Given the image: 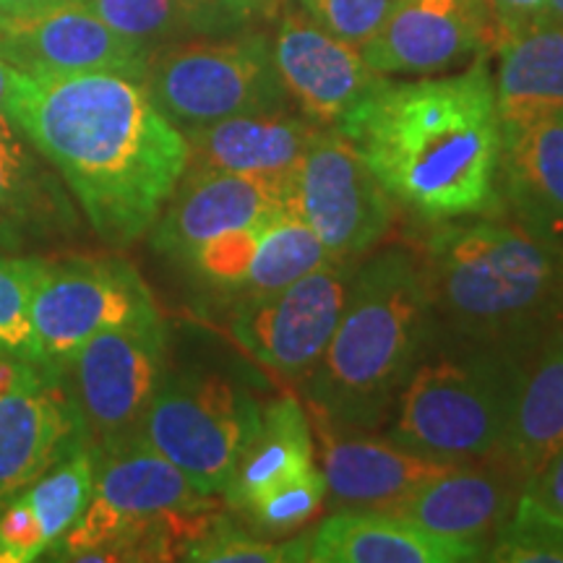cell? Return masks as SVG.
I'll list each match as a JSON object with an SVG mask.
<instances>
[{
  "label": "cell",
  "instance_id": "1",
  "mask_svg": "<svg viewBox=\"0 0 563 563\" xmlns=\"http://www.w3.org/2000/svg\"><path fill=\"white\" fill-rule=\"evenodd\" d=\"M5 115L55 167L95 235L115 251L150 235L188 167L183 131L131 76L13 68Z\"/></svg>",
  "mask_w": 563,
  "mask_h": 563
},
{
  "label": "cell",
  "instance_id": "2",
  "mask_svg": "<svg viewBox=\"0 0 563 563\" xmlns=\"http://www.w3.org/2000/svg\"><path fill=\"white\" fill-rule=\"evenodd\" d=\"M336 129L418 222L501 214L504 136L485 53L454 76H384Z\"/></svg>",
  "mask_w": 563,
  "mask_h": 563
},
{
  "label": "cell",
  "instance_id": "3",
  "mask_svg": "<svg viewBox=\"0 0 563 563\" xmlns=\"http://www.w3.org/2000/svg\"><path fill=\"white\" fill-rule=\"evenodd\" d=\"M431 290L433 344L530 355L563 316V249L504 214L435 224L418 249Z\"/></svg>",
  "mask_w": 563,
  "mask_h": 563
},
{
  "label": "cell",
  "instance_id": "4",
  "mask_svg": "<svg viewBox=\"0 0 563 563\" xmlns=\"http://www.w3.org/2000/svg\"><path fill=\"white\" fill-rule=\"evenodd\" d=\"M435 336L426 266L412 245L376 249L352 272L347 302L302 382L313 418L378 431Z\"/></svg>",
  "mask_w": 563,
  "mask_h": 563
},
{
  "label": "cell",
  "instance_id": "5",
  "mask_svg": "<svg viewBox=\"0 0 563 563\" xmlns=\"http://www.w3.org/2000/svg\"><path fill=\"white\" fill-rule=\"evenodd\" d=\"M525 357L490 347L431 344L386 420L412 452L454 462H498Z\"/></svg>",
  "mask_w": 563,
  "mask_h": 563
},
{
  "label": "cell",
  "instance_id": "6",
  "mask_svg": "<svg viewBox=\"0 0 563 563\" xmlns=\"http://www.w3.org/2000/svg\"><path fill=\"white\" fill-rule=\"evenodd\" d=\"M144 84L157 110L180 131L251 112L290 110L264 32H235L159 45Z\"/></svg>",
  "mask_w": 563,
  "mask_h": 563
},
{
  "label": "cell",
  "instance_id": "7",
  "mask_svg": "<svg viewBox=\"0 0 563 563\" xmlns=\"http://www.w3.org/2000/svg\"><path fill=\"white\" fill-rule=\"evenodd\" d=\"M264 405L222 371H167L154 394L141 439L167 456L203 496H222L253 435Z\"/></svg>",
  "mask_w": 563,
  "mask_h": 563
},
{
  "label": "cell",
  "instance_id": "8",
  "mask_svg": "<svg viewBox=\"0 0 563 563\" xmlns=\"http://www.w3.org/2000/svg\"><path fill=\"white\" fill-rule=\"evenodd\" d=\"M167 371V323L159 311L104 329L55 368L95 446L141 433Z\"/></svg>",
  "mask_w": 563,
  "mask_h": 563
},
{
  "label": "cell",
  "instance_id": "9",
  "mask_svg": "<svg viewBox=\"0 0 563 563\" xmlns=\"http://www.w3.org/2000/svg\"><path fill=\"white\" fill-rule=\"evenodd\" d=\"M159 311L129 262L108 253L42 258L32 292V357L42 368L63 363L104 329Z\"/></svg>",
  "mask_w": 563,
  "mask_h": 563
},
{
  "label": "cell",
  "instance_id": "10",
  "mask_svg": "<svg viewBox=\"0 0 563 563\" xmlns=\"http://www.w3.org/2000/svg\"><path fill=\"white\" fill-rule=\"evenodd\" d=\"M287 209L340 264L376 251L397 220V203L340 129L316 133L287 173Z\"/></svg>",
  "mask_w": 563,
  "mask_h": 563
},
{
  "label": "cell",
  "instance_id": "11",
  "mask_svg": "<svg viewBox=\"0 0 563 563\" xmlns=\"http://www.w3.org/2000/svg\"><path fill=\"white\" fill-rule=\"evenodd\" d=\"M355 266L329 262L282 290L232 300L230 336L258 365L302 384L340 323Z\"/></svg>",
  "mask_w": 563,
  "mask_h": 563
},
{
  "label": "cell",
  "instance_id": "12",
  "mask_svg": "<svg viewBox=\"0 0 563 563\" xmlns=\"http://www.w3.org/2000/svg\"><path fill=\"white\" fill-rule=\"evenodd\" d=\"M81 439L58 373L0 350V509Z\"/></svg>",
  "mask_w": 563,
  "mask_h": 563
},
{
  "label": "cell",
  "instance_id": "13",
  "mask_svg": "<svg viewBox=\"0 0 563 563\" xmlns=\"http://www.w3.org/2000/svg\"><path fill=\"white\" fill-rule=\"evenodd\" d=\"M152 51L110 26L84 0L0 19V60L21 74H121L141 81Z\"/></svg>",
  "mask_w": 563,
  "mask_h": 563
},
{
  "label": "cell",
  "instance_id": "14",
  "mask_svg": "<svg viewBox=\"0 0 563 563\" xmlns=\"http://www.w3.org/2000/svg\"><path fill=\"white\" fill-rule=\"evenodd\" d=\"M311 422L321 460L319 470L327 483V504L332 511H386L420 485L467 464L412 452L389 435L350 431L313 415Z\"/></svg>",
  "mask_w": 563,
  "mask_h": 563
},
{
  "label": "cell",
  "instance_id": "15",
  "mask_svg": "<svg viewBox=\"0 0 563 563\" xmlns=\"http://www.w3.org/2000/svg\"><path fill=\"white\" fill-rule=\"evenodd\" d=\"M272 55L290 104L321 129H336L384 79L365 63L361 47L321 30L302 11L279 19Z\"/></svg>",
  "mask_w": 563,
  "mask_h": 563
},
{
  "label": "cell",
  "instance_id": "16",
  "mask_svg": "<svg viewBox=\"0 0 563 563\" xmlns=\"http://www.w3.org/2000/svg\"><path fill=\"white\" fill-rule=\"evenodd\" d=\"M287 209V175H243L186 167L150 230L152 249L178 262L196 245Z\"/></svg>",
  "mask_w": 563,
  "mask_h": 563
},
{
  "label": "cell",
  "instance_id": "17",
  "mask_svg": "<svg viewBox=\"0 0 563 563\" xmlns=\"http://www.w3.org/2000/svg\"><path fill=\"white\" fill-rule=\"evenodd\" d=\"M485 51L488 21L481 0H399L361 47L365 63L382 76H435Z\"/></svg>",
  "mask_w": 563,
  "mask_h": 563
},
{
  "label": "cell",
  "instance_id": "18",
  "mask_svg": "<svg viewBox=\"0 0 563 563\" xmlns=\"http://www.w3.org/2000/svg\"><path fill=\"white\" fill-rule=\"evenodd\" d=\"M81 230V211L55 167L0 121V249L37 253L58 249Z\"/></svg>",
  "mask_w": 563,
  "mask_h": 563
},
{
  "label": "cell",
  "instance_id": "19",
  "mask_svg": "<svg viewBox=\"0 0 563 563\" xmlns=\"http://www.w3.org/2000/svg\"><path fill=\"white\" fill-rule=\"evenodd\" d=\"M522 490L525 481L504 462H467L420 485L386 511L441 538L467 540L488 551Z\"/></svg>",
  "mask_w": 563,
  "mask_h": 563
},
{
  "label": "cell",
  "instance_id": "20",
  "mask_svg": "<svg viewBox=\"0 0 563 563\" xmlns=\"http://www.w3.org/2000/svg\"><path fill=\"white\" fill-rule=\"evenodd\" d=\"M308 563H473L485 548L389 511H334L308 532Z\"/></svg>",
  "mask_w": 563,
  "mask_h": 563
},
{
  "label": "cell",
  "instance_id": "21",
  "mask_svg": "<svg viewBox=\"0 0 563 563\" xmlns=\"http://www.w3.org/2000/svg\"><path fill=\"white\" fill-rule=\"evenodd\" d=\"M501 214L563 249V115L501 133Z\"/></svg>",
  "mask_w": 563,
  "mask_h": 563
},
{
  "label": "cell",
  "instance_id": "22",
  "mask_svg": "<svg viewBox=\"0 0 563 563\" xmlns=\"http://www.w3.org/2000/svg\"><path fill=\"white\" fill-rule=\"evenodd\" d=\"M321 125L300 112H251L183 131L188 141V167L282 178L298 165Z\"/></svg>",
  "mask_w": 563,
  "mask_h": 563
},
{
  "label": "cell",
  "instance_id": "23",
  "mask_svg": "<svg viewBox=\"0 0 563 563\" xmlns=\"http://www.w3.org/2000/svg\"><path fill=\"white\" fill-rule=\"evenodd\" d=\"M563 449V316L522 365L501 460L525 485Z\"/></svg>",
  "mask_w": 563,
  "mask_h": 563
},
{
  "label": "cell",
  "instance_id": "24",
  "mask_svg": "<svg viewBox=\"0 0 563 563\" xmlns=\"http://www.w3.org/2000/svg\"><path fill=\"white\" fill-rule=\"evenodd\" d=\"M493 76L501 133L563 115V24L532 26L493 51Z\"/></svg>",
  "mask_w": 563,
  "mask_h": 563
},
{
  "label": "cell",
  "instance_id": "25",
  "mask_svg": "<svg viewBox=\"0 0 563 563\" xmlns=\"http://www.w3.org/2000/svg\"><path fill=\"white\" fill-rule=\"evenodd\" d=\"M125 37L150 47L222 37L269 13L274 0H84Z\"/></svg>",
  "mask_w": 563,
  "mask_h": 563
},
{
  "label": "cell",
  "instance_id": "26",
  "mask_svg": "<svg viewBox=\"0 0 563 563\" xmlns=\"http://www.w3.org/2000/svg\"><path fill=\"white\" fill-rule=\"evenodd\" d=\"M316 464V435L308 407L295 394H282L264 405L262 426L253 435L235 475L222 498L232 511H241L258 493L300 470Z\"/></svg>",
  "mask_w": 563,
  "mask_h": 563
},
{
  "label": "cell",
  "instance_id": "27",
  "mask_svg": "<svg viewBox=\"0 0 563 563\" xmlns=\"http://www.w3.org/2000/svg\"><path fill=\"white\" fill-rule=\"evenodd\" d=\"M95 475L97 446L89 439H81L24 490L45 534L47 551L79 522L95 493Z\"/></svg>",
  "mask_w": 563,
  "mask_h": 563
},
{
  "label": "cell",
  "instance_id": "28",
  "mask_svg": "<svg viewBox=\"0 0 563 563\" xmlns=\"http://www.w3.org/2000/svg\"><path fill=\"white\" fill-rule=\"evenodd\" d=\"M329 262L332 258H329L319 238L313 235V230L306 222H300L290 209L279 211L266 228L262 243H258L241 298H256V295L282 290V287L292 285V282Z\"/></svg>",
  "mask_w": 563,
  "mask_h": 563
},
{
  "label": "cell",
  "instance_id": "29",
  "mask_svg": "<svg viewBox=\"0 0 563 563\" xmlns=\"http://www.w3.org/2000/svg\"><path fill=\"white\" fill-rule=\"evenodd\" d=\"M490 563H563V514L522 490L485 551Z\"/></svg>",
  "mask_w": 563,
  "mask_h": 563
},
{
  "label": "cell",
  "instance_id": "30",
  "mask_svg": "<svg viewBox=\"0 0 563 563\" xmlns=\"http://www.w3.org/2000/svg\"><path fill=\"white\" fill-rule=\"evenodd\" d=\"M308 532L292 540L256 538L232 519L214 514L199 534L183 548L180 561L194 563H308Z\"/></svg>",
  "mask_w": 563,
  "mask_h": 563
},
{
  "label": "cell",
  "instance_id": "31",
  "mask_svg": "<svg viewBox=\"0 0 563 563\" xmlns=\"http://www.w3.org/2000/svg\"><path fill=\"white\" fill-rule=\"evenodd\" d=\"M323 504H327V483H323L319 464H311L258 493L238 514L249 519L253 530H258L264 538H287L319 517Z\"/></svg>",
  "mask_w": 563,
  "mask_h": 563
},
{
  "label": "cell",
  "instance_id": "32",
  "mask_svg": "<svg viewBox=\"0 0 563 563\" xmlns=\"http://www.w3.org/2000/svg\"><path fill=\"white\" fill-rule=\"evenodd\" d=\"M40 253H9L0 249V350L32 357V292ZM32 363V361H30Z\"/></svg>",
  "mask_w": 563,
  "mask_h": 563
},
{
  "label": "cell",
  "instance_id": "33",
  "mask_svg": "<svg viewBox=\"0 0 563 563\" xmlns=\"http://www.w3.org/2000/svg\"><path fill=\"white\" fill-rule=\"evenodd\" d=\"M397 3L399 0H300V11L334 37L363 47L386 24Z\"/></svg>",
  "mask_w": 563,
  "mask_h": 563
},
{
  "label": "cell",
  "instance_id": "34",
  "mask_svg": "<svg viewBox=\"0 0 563 563\" xmlns=\"http://www.w3.org/2000/svg\"><path fill=\"white\" fill-rule=\"evenodd\" d=\"M47 551L45 534L24 493L0 509V563H32Z\"/></svg>",
  "mask_w": 563,
  "mask_h": 563
},
{
  "label": "cell",
  "instance_id": "35",
  "mask_svg": "<svg viewBox=\"0 0 563 563\" xmlns=\"http://www.w3.org/2000/svg\"><path fill=\"white\" fill-rule=\"evenodd\" d=\"M481 5L488 21L490 51L548 21V0H481Z\"/></svg>",
  "mask_w": 563,
  "mask_h": 563
},
{
  "label": "cell",
  "instance_id": "36",
  "mask_svg": "<svg viewBox=\"0 0 563 563\" xmlns=\"http://www.w3.org/2000/svg\"><path fill=\"white\" fill-rule=\"evenodd\" d=\"M525 490L540 498L545 506H551L553 511L563 514V449L525 485Z\"/></svg>",
  "mask_w": 563,
  "mask_h": 563
},
{
  "label": "cell",
  "instance_id": "37",
  "mask_svg": "<svg viewBox=\"0 0 563 563\" xmlns=\"http://www.w3.org/2000/svg\"><path fill=\"white\" fill-rule=\"evenodd\" d=\"M63 3H76V0H0V19L32 16V13L55 9Z\"/></svg>",
  "mask_w": 563,
  "mask_h": 563
},
{
  "label": "cell",
  "instance_id": "38",
  "mask_svg": "<svg viewBox=\"0 0 563 563\" xmlns=\"http://www.w3.org/2000/svg\"><path fill=\"white\" fill-rule=\"evenodd\" d=\"M11 66L5 60H0V121H3V118H9L5 115V91H9V79H11Z\"/></svg>",
  "mask_w": 563,
  "mask_h": 563
},
{
  "label": "cell",
  "instance_id": "39",
  "mask_svg": "<svg viewBox=\"0 0 563 563\" xmlns=\"http://www.w3.org/2000/svg\"><path fill=\"white\" fill-rule=\"evenodd\" d=\"M548 21L563 24V0H548Z\"/></svg>",
  "mask_w": 563,
  "mask_h": 563
}]
</instances>
